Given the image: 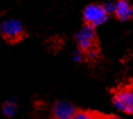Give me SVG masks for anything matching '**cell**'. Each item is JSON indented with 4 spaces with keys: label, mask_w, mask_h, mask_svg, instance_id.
<instances>
[{
    "label": "cell",
    "mask_w": 133,
    "mask_h": 119,
    "mask_svg": "<svg viewBox=\"0 0 133 119\" xmlns=\"http://www.w3.org/2000/svg\"><path fill=\"white\" fill-rule=\"evenodd\" d=\"M95 36H96V33H95L93 26L85 25V26H83L76 34L77 43L81 48L84 49V50L90 49L93 44V41H95Z\"/></svg>",
    "instance_id": "4"
},
{
    "label": "cell",
    "mask_w": 133,
    "mask_h": 119,
    "mask_svg": "<svg viewBox=\"0 0 133 119\" xmlns=\"http://www.w3.org/2000/svg\"><path fill=\"white\" fill-rule=\"evenodd\" d=\"M75 114L74 106L68 101H59L54 107V115L56 119H72Z\"/></svg>",
    "instance_id": "5"
},
{
    "label": "cell",
    "mask_w": 133,
    "mask_h": 119,
    "mask_svg": "<svg viewBox=\"0 0 133 119\" xmlns=\"http://www.w3.org/2000/svg\"><path fill=\"white\" fill-rule=\"evenodd\" d=\"M115 13H116L117 17H118L119 19L126 20L132 17L133 8L131 7V5H130L128 1L122 0V1L116 2V10H115Z\"/></svg>",
    "instance_id": "6"
},
{
    "label": "cell",
    "mask_w": 133,
    "mask_h": 119,
    "mask_svg": "<svg viewBox=\"0 0 133 119\" xmlns=\"http://www.w3.org/2000/svg\"><path fill=\"white\" fill-rule=\"evenodd\" d=\"M72 119H96V117L90 112H85V111H78L76 112Z\"/></svg>",
    "instance_id": "8"
},
{
    "label": "cell",
    "mask_w": 133,
    "mask_h": 119,
    "mask_svg": "<svg viewBox=\"0 0 133 119\" xmlns=\"http://www.w3.org/2000/svg\"><path fill=\"white\" fill-rule=\"evenodd\" d=\"M81 59H82V56H81V54L78 53V52H76V53L74 54V57H73V60H74V61H80Z\"/></svg>",
    "instance_id": "10"
},
{
    "label": "cell",
    "mask_w": 133,
    "mask_h": 119,
    "mask_svg": "<svg viewBox=\"0 0 133 119\" xmlns=\"http://www.w3.org/2000/svg\"><path fill=\"white\" fill-rule=\"evenodd\" d=\"M97 56V52H96V51H90V52H89V57L90 58H95Z\"/></svg>",
    "instance_id": "11"
},
{
    "label": "cell",
    "mask_w": 133,
    "mask_h": 119,
    "mask_svg": "<svg viewBox=\"0 0 133 119\" xmlns=\"http://www.w3.org/2000/svg\"><path fill=\"white\" fill-rule=\"evenodd\" d=\"M105 10L107 11V13H110V11H115L116 10V4L115 2H107V4L105 5Z\"/></svg>",
    "instance_id": "9"
},
{
    "label": "cell",
    "mask_w": 133,
    "mask_h": 119,
    "mask_svg": "<svg viewBox=\"0 0 133 119\" xmlns=\"http://www.w3.org/2000/svg\"><path fill=\"white\" fill-rule=\"evenodd\" d=\"M83 17L89 25H100L107 19V11L100 5H89L84 9Z\"/></svg>",
    "instance_id": "1"
},
{
    "label": "cell",
    "mask_w": 133,
    "mask_h": 119,
    "mask_svg": "<svg viewBox=\"0 0 133 119\" xmlns=\"http://www.w3.org/2000/svg\"><path fill=\"white\" fill-rule=\"evenodd\" d=\"M4 112L7 116H14L16 114V103L14 101H8L6 104L4 106Z\"/></svg>",
    "instance_id": "7"
},
{
    "label": "cell",
    "mask_w": 133,
    "mask_h": 119,
    "mask_svg": "<svg viewBox=\"0 0 133 119\" xmlns=\"http://www.w3.org/2000/svg\"><path fill=\"white\" fill-rule=\"evenodd\" d=\"M111 119H116V118H111Z\"/></svg>",
    "instance_id": "12"
},
{
    "label": "cell",
    "mask_w": 133,
    "mask_h": 119,
    "mask_svg": "<svg viewBox=\"0 0 133 119\" xmlns=\"http://www.w3.org/2000/svg\"><path fill=\"white\" fill-rule=\"evenodd\" d=\"M0 30H1V33L6 38L14 40V39H17L21 36V34H22V32H23V25L18 19L8 18V19H5L4 22L1 23Z\"/></svg>",
    "instance_id": "3"
},
{
    "label": "cell",
    "mask_w": 133,
    "mask_h": 119,
    "mask_svg": "<svg viewBox=\"0 0 133 119\" xmlns=\"http://www.w3.org/2000/svg\"><path fill=\"white\" fill-rule=\"evenodd\" d=\"M114 104L118 110L133 114V88H123L114 96Z\"/></svg>",
    "instance_id": "2"
}]
</instances>
